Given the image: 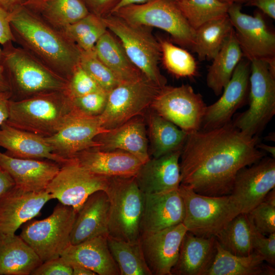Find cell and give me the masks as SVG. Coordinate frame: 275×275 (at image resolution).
<instances>
[{"label":"cell","mask_w":275,"mask_h":275,"mask_svg":"<svg viewBox=\"0 0 275 275\" xmlns=\"http://www.w3.org/2000/svg\"><path fill=\"white\" fill-rule=\"evenodd\" d=\"M94 50L120 82L134 80L143 75L130 61L119 40L108 30L96 42Z\"/></svg>","instance_id":"31"},{"label":"cell","mask_w":275,"mask_h":275,"mask_svg":"<svg viewBox=\"0 0 275 275\" xmlns=\"http://www.w3.org/2000/svg\"><path fill=\"white\" fill-rule=\"evenodd\" d=\"M105 192L109 201L108 236L124 241L139 240L144 194L134 176L109 177Z\"/></svg>","instance_id":"6"},{"label":"cell","mask_w":275,"mask_h":275,"mask_svg":"<svg viewBox=\"0 0 275 275\" xmlns=\"http://www.w3.org/2000/svg\"><path fill=\"white\" fill-rule=\"evenodd\" d=\"M76 215L73 207L59 203L48 217L25 223L19 236L42 262L59 257L70 244Z\"/></svg>","instance_id":"9"},{"label":"cell","mask_w":275,"mask_h":275,"mask_svg":"<svg viewBox=\"0 0 275 275\" xmlns=\"http://www.w3.org/2000/svg\"><path fill=\"white\" fill-rule=\"evenodd\" d=\"M108 92L101 90L79 97L70 98L74 109L89 116L100 115L105 109Z\"/></svg>","instance_id":"42"},{"label":"cell","mask_w":275,"mask_h":275,"mask_svg":"<svg viewBox=\"0 0 275 275\" xmlns=\"http://www.w3.org/2000/svg\"><path fill=\"white\" fill-rule=\"evenodd\" d=\"M101 90H103L79 65L68 80L65 91L70 98H73Z\"/></svg>","instance_id":"43"},{"label":"cell","mask_w":275,"mask_h":275,"mask_svg":"<svg viewBox=\"0 0 275 275\" xmlns=\"http://www.w3.org/2000/svg\"><path fill=\"white\" fill-rule=\"evenodd\" d=\"M184 215V202L178 188L158 193L144 194L141 235L182 223Z\"/></svg>","instance_id":"20"},{"label":"cell","mask_w":275,"mask_h":275,"mask_svg":"<svg viewBox=\"0 0 275 275\" xmlns=\"http://www.w3.org/2000/svg\"><path fill=\"white\" fill-rule=\"evenodd\" d=\"M107 236L101 235L76 244H70L60 256L70 266H84L99 275H120L108 248Z\"/></svg>","instance_id":"27"},{"label":"cell","mask_w":275,"mask_h":275,"mask_svg":"<svg viewBox=\"0 0 275 275\" xmlns=\"http://www.w3.org/2000/svg\"><path fill=\"white\" fill-rule=\"evenodd\" d=\"M248 214L260 233L265 235L275 233V205L263 201Z\"/></svg>","instance_id":"44"},{"label":"cell","mask_w":275,"mask_h":275,"mask_svg":"<svg viewBox=\"0 0 275 275\" xmlns=\"http://www.w3.org/2000/svg\"><path fill=\"white\" fill-rule=\"evenodd\" d=\"M216 252L206 275H265L264 259L253 252L240 256L224 249L216 239Z\"/></svg>","instance_id":"33"},{"label":"cell","mask_w":275,"mask_h":275,"mask_svg":"<svg viewBox=\"0 0 275 275\" xmlns=\"http://www.w3.org/2000/svg\"><path fill=\"white\" fill-rule=\"evenodd\" d=\"M0 91H11L10 83L3 67L0 64ZM12 92V91H11Z\"/></svg>","instance_id":"53"},{"label":"cell","mask_w":275,"mask_h":275,"mask_svg":"<svg viewBox=\"0 0 275 275\" xmlns=\"http://www.w3.org/2000/svg\"><path fill=\"white\" fill-rule=\"evenodd\" d=\"M0 167L11 177L15 186L26 191H44L61 166L52 161L20 158L0 151Z\"/></svg>","instance_id":"22"},{"label":"cell","mask_w":275,"mask_h":275,"mask_svg":"<svg viewBox=\"0 0 275 275\" xmlns=\"http://www.w3.org/2000/svg\"><path fill=\"white\" fill-rule=\"evenodd\" d=\"M37 13L49 25L62 30L90 12L82 0H45Z\"/></svg>","instance_id":"37"},{"label":"cell","mask_w":275,"mask_h":275,"mask_svg":"<svg viewBox=\"0 0 275 275\" xmlns=\"http://www.w3.org/2000/svg\"><path fill=\"white\" fill-rule=\"evenodd\" d=\"M2 49L0 48V61L2 57Z\"/></svg>","instance_id":"59"},{"label":"cell","mask_w":275,"mask_h":275,"mask_svg":"<svg viewBox=\"0 0 275 275\" xmlns=\"http://www.w3.org/2000/svg\"><path fill=\"white\" fill-rule=\"evenodd\" d=\"M107 30L102 17L90 13L61 31L81 51H89L94 49L96 42Z\"/></svg>","instance_id":"38"},{"label":"cell","mask_w":275,"mask_h":275,"mask_svg":"<svg viewBox=\"0 0 275 275\" xmlns=\"http://www.w3.org/2000/svg\"><path fill=\"white\" fill-rule=\"evenodd\" d=\"M206 106L190 86L166 85L160 88L150 108L188 133L200 129Z\"/></svg>","instance_id":"12"},{"label":"cell","mask_w":275,"mask_h":275,"mask_svg":"<svg viewBox=\"0 0 275 275\" xmlns=\"http://www.w3.org/2000/svg\"><path fill=\"white\" fill-rule=\"evenodd\" d=\"M251 61L242 58L224 88L221 97L206 106L200 129L219 127L231 122L235 112L241 107L249 95Z\"/></svg>","instance_id":"16"},{"label":"cell","mask_w":275,"mask_h":275,"mask_svg":"<svg viewBox=\"0 0 275 275\" xmlns=\"http://www.w3.org/2000/svg\"><path fill=\"white\" fill-rule=\"evenodd\" d=\"M0 147L16 158L47 159L61 166L70 160L54 153L44 137L18 129L6 122L0 127Z\"/></svg>","instance_id":"24"},{"label":"cell","mask_w":275,"mask_h":275,"mask_svg":"<svg viewBox=\"0 0 275 275\" xmlns=\"http://www.w3.org/2000/svg\"><path fill=\"white\" fill-rule=\"evenodd\" d=\"M107 243L120 275H152L145 260L140 239L129 241L107 236Z\"/></svg>","instance_id":"36"},{"label":"cell","mask_w":275,"mask_h":275,"mask_svg":"<svg viewBox=\"0 0 275 275\" xmlns=\"http://www.w3.org/2000/svg\"><path fill=\"white\" fill-rule=\"evenodd\" d=\"M72 158L90 172L107 177L134 176L143 163L126 151L96 147L80 151Z\"/></svg>","instance_id":"26"},{"label":"cell","mask_w":275,"mask_h":275,"mask_svg":"<svg viewBox=\"0 0 275 275\" xmlns=\"http://www.w3.org/2000/svg\"><path fill=\"white\" fill-rule=\"evenodd\" d=\"M181 150L143 163L134 178L144 194H151L178 189L181 177L180 157Z\"/></svg>","instance_id":"21"},{"label":"cell","mask_w":275,"mask_h":275,"mask_svg":"<svg viewBox=\"0 0 275 275\" xmlns=\"http://www.w3.org/2000/svg\"><path fill=\"white\" fill-rule=\"evenodd\" d=\"M46 190L34 192L16 186L0 196V235L12 236L22 225L38 215L52 200Z\"/></svg>","instance_id":"19"},{"label":"cell","mask_w":275,"mask_h":275,"mask_svg":"<svg viewBox=\"0 0 275 275\" xmlns=\"http://www.w3.org/2000/svg\"><path fill=\"white\" fill-rule=\"evenodd\" d=\"M79 65L106 92L108 93L120 83L115 74L97 57L94 49L81 51Z\"/></svg>","instance_id":"41"},{"label":"cell","mask_w":275,"mask_h":275,"mask_svg":"<svg viewBox=\"0 0 275 275\" xmlns=\"http://www.w3.org/2000/svg\"><path fill=\"white\" fill-rule=\"evenodd\" d=\"M15 186L10 175L0 167V196Z\"/></svg>","instance_id":"51"},{"label":"cell","mask_w":275,"mask_h":275,"mask_svg":"<svg viewBox=\"0 0 275 275\" xmlns=\"http://www.w3.org/2000/svg\"><path fill=\"white\" fill-rule=\"evenodd\" d=\"M112 14L131 23L162 30L171 36L173 43L191 50L195 30L175 1L149 0L142 4L126 6Z\"/></svg>","instance_id":"8"},{"label":"cell","mask_w":275,"mask_h":275,"mask_svg":"<svg viewBox=\"0 0 275 275\" xmlns=\"http://www.w3.org/2000/svg\"><path fill=\"white\" fill-rule=\"evenodd\" d=\"M0 64L11 91L24 98L53 91H65L68 80L58 74L21 47L12 42L3 46Z\"/></svg>","instance_id":"4"},{"label":"cell","mask_w":275,"mask_h":275,"mask_svg":"<svg viewBox=\"0 0 275 275\" xmlns=\"http://www.w3.org/2000/svg\"><path fill=\"white\" fill-rule=\"evenodd\" d=\"M254 225L248 213H240L215 236L220 245L232 254L245 256L254 252Z\"/></svg>","instance_id":"35"},{"label":"cell","mask_w":275,"mask_h":275,"mask_svg":"<svg viewBox=\"0 0 275 275\" xmlns=\"http://www.w3.org/2000/svg\"><path fill=\"white\" fill-rule=\"evenodd\" d=\"M160 88L144 75L120 82L108 93L105 109L99 116L103 127L112 129L135 117L144 116Z\"/></svg>","instance_id":"11"},{"label":"cell","mask_w":275,"mask_h":275,"mask_svg":"<svg viewBox=\"0 0 275 275\" xmlns=\"http://www.w3.org/2000/svg\"><path fill=\"white\" fill-rule=\"evenodd\" d=\"M148 1L149 0H121L120 2L119 3V4L115 8L112 13L115 12L116 11H117V10H118L119 9L122 7H125L126 6L132 5V4H142V3L146 2ZM173 1L178 2L180 0H173Z\"/></svg>","instance_id":"56"},{"label":"cell","mask_w":275,"mask_h":275,"mask_svg":"<svg viewBox=\"0 0 275 275\" xmlns=\"http://www.w3.org/2000/svg\"><path fill=\"white\" fill-rule=\"evenodd\" d=\"M249 108L232 124L243 132L258 136L275 114V73L269 63L251 61Z\"/></svg>","instance_id":"10"},{"label":"cell","mask_w":275,"mask_h":275,"mask_svg":"<svg viewBox=\"0 0 275 275\" xmlns=\"http://www.w3.org/2000/svg\"><path fill=\"white\" fill-rule=\"evenodd\" d=\"M72 275H96L91 270L81 265H72Z\"/></svg>","instance_id":"54"},{"label":"cell","mask_w":275,"mask_h":275,"mask_svg":"<svg viewBox=\"0 0 275 275\" xmlns=\"http://www.w3.org/2000/svg\"><path fill=\"white\" fill-rule=\"evenodd\" d=\"M222 2L228 4H232L234 3H237V4H244L246 2L247 0H219Z\"/></svg>","instance_id":"58"},{"label":"cell","mask_w":275,"mask_h":275,"mask_svg":"<svg viewBox=\"0 0 275 275\" xmlns=\"http://www.w3.org/2000/svg\"><path fill=\"white\" fill-rule=\"evenodd\" d=\"M107 30L120 42L127 56L148 79L159 87L167 85L159 64L161 49L151 28L131 23L111 14L103 17Z\"/></svg>","instance_id":"5"},{"label":"cell","mask_w":275,"mask_h":275,"mask_svg":"<svg viewBox=\"0 0 275 275\" xmlns=\"http://www.w3.org/2000/svg\"><path fill=\"white\" fill-rule=\"evenodd\" d=\"M31 274L72 275V268L63 259L59 257L42 262Z\"/></svg>","instance_id":"46"},{"label":"cell","mask_w":275,"mask_h":275,"mask_svg":"<svg viewBox=\"0 0 275 275\" xmlns=\"http://www.w3.org/2000/svg\"><path fill=\"white\" fill-rule=\"evenodd\" d=\"M15 42L51 70L68 80L79 65L81 50L63 32L25 6L11 13Z\"/></svg>","instance_id":"2"},{"label":"cell","mask_w":275,"mask_h":275,"mask_svg":"<svg viewBox=\"0 0 275 275\" xmlns=\"http://www.w3.org/2000/svg\"><path fill=\"white\" fill-rule=\"evenodd\" d=\"M176 3L195 30L208 21L228 15L230 6L219 0H180Z\"/></svg>","instance_id":"39"},{"label":"cell","mask_w":275,"mask_h":275,"mask_svg":"<svg viewBox=\"0 0 275 275\" xmlns=\"http://www.w3.org/2000/svg\"><path fill=\"white\" fill-rule=\"evenodd\" d=\"M150 143V156L156 158L181 150L188 133L149 108L144 114Z\"/></svg>","instance_id":"30"},{"label":"cell","mask_w":275,"mask_h":275,"mask_svg":"<svg viewBox=\"0 0 275 275\" xmlns=\"http://www.w3.org/2000/svg\"><path fill=\"white\" fill-rule=\"evenodd\" d=\"M8 124L47 138L56 134L70 119L74 109L65 91L38 93L9 102Z\"/></svg>","instance_id":"3"},{"label":"cell","mask_w":275,"mask_h":275,"mask_svg":"<svg viewBox=\"0 0 275 275\" xmlns=\"http://www.w3.org/2000/svg\"><path fill=\"white\" fill-rule=\"evenodd\" d=\"M11 13L0 7V44L3 46L14 42L10 25Z\"/></svg>","instance_id":"48"},{"label":"cell","mask_w":275,"mask_h":275,"mask_svg":"<svg viewBox=\"0 0 275 275\" xmlns=\"http://www.w3.org/2000/svg\"><path fill=\"white\" fill-rule=\"evenodd\" d=\"M107 130L102 126L99 116H87L75 110L56 134L45 139L54 153L64 158L71 159L80 151L98 147L94 139Z\"/></svg>","instance_id":"17"},{"label":"cell","mask_w":275,"mask_h":275,"mask_svg":"<svg viewBox=\"0 0 275 275\" xmlns=\"http://www.w3.org/2000/svg\"><path fill=\"white\" fill-rule=\"evenodd\" d=\"M228 15L244 58L250 61L275 60V34L261 11L248 15L241 11L240 4L234 3Z\"/></svg>","instance_id":"13"},{"label":"cell","mask_w":275,"mask_h":275,"mask_svg":"<svg viewBox=\"0 0 275 275\" xmlns=\"http://www.w3.org/2000/svg\"><path fill=\"white\" fill-rule=\"evenodd\" d=\"M275 188V158L263 157L237 173L230 195L241 213H248Z\"/></svg>","instance_id":"15"},{"label":"cell","mask_w":275,"mask_h":275,"mask_svg":"<svg viewBox=\"0 0 275 275\" xmlns=\"http://www.w3.org/2000/svg\"><path fill=\"white\" fill-rule=\"evenodd\" d=\"M109 178L90 172L71 158L61 166L45 190L52 199L73 207L77 212L91 194L106 191Z\"/></svg>","instance_id":"14"},{"label":"cell","mask_w":275,"mask_h":275,"mask_svg":"<svg viewBox=\"0 0 275 275\" xmlns=\"http://www.w3.org/2000/svg\"><path fill=\"white\" fill-rule=\"evenodd\" d=\"M245 4L257 7L264 15L275 19V0H247Z\"/></svg>","instance_id":"49"},{"label":"cell","mask_w":275,"mask_h":275,"mask_svg":"<svg viewBox=\"0 0 275 275\" xmlns=\"http://www.w3.org/2000/svg\"><path fill=\"white\" fill-rule=\"evenodd\" d=\"M233 29L228 15L204 23L195 30L191 50L200 61L212 60Z\"/></svg>","instance_id":"34"},{"label":"cell","mask_w":275,"mask_h":275,"mask_svg":"<svg viewBox=\"0 0 275 275\" xmlns=\"http://www.w3.org/2000/svg\"><path fill=\"white\" fill-rule=\"evenodd\" d=\"M158 39L161 49V60L169 72L178 77H191L197 75V63L187 50L167 39Z\"/></svg>","instance_id":"40"},{"label":"cell","mask_w":275,"mask_h":275,"mask_svg":"<svg viewBox=\"0 0 275 275\" xmlns=\"http://www.w3.org/2000/svg\"><path fill=\"white\" fill-rule=\"evenodd\" d=\"M216 252L215 237H200L187 231L182 239L171 274L206 275Z\"/></svg>","instance_id":"28"},{"label":"cell","mask_w":275,"mask_h":275,"mask_svg":"<svg viewBox=\"0 0 275 275\" xmlns=\"http://www.w3.org/2000/svg\"><path fill=\"white\" fill-rule=\"evenodd\" d=\"M90 13L100 17L111 14L121 0H82Z\"/></svg>","instance_id":"47"},{"label":"cell","mask_w":275,"mask_h":275,"mask_svg":"<svg viewBox=\"0 0 275 275\" xmlns=\"http://www.w3.org/2000/svg\"><path fill=\"white\" fill-rule=\"evenodd\" d=\"M45 0H29L25 6L38 13L44 4Z\"/></svg>","instance_id":"55"},{"label":"cell","mask_w":275,"mask_h":275,"mask_svg":"<svg viewBox=\"0 0 275 275\" xmlns=\"http://www.w3.org/2000/svg\"><path fill=\"white\" fill-rule=\"evenodd\" d=\"M266 237L254 226L253 244L254 251L259 254L268 264L275 265V233Z\"/></svg>","instance_id":"45"},{"label":"cell","mask_w":275,"mask_h":275,"mask_svg":"<svg viewBox=\"0 0 275 275\" xmlns=\"http://www.w3.org/2000/svg\"><path fill=\"white\" fill-rule=\"evenodd\" d=\"M42 263L20 236L0 235V275H29Z\"/></svg>","instance_id":"29"},{"label":"cell","mask_w":275,"mask_h":275,"mask_svg":"<svg viewBox=\"0 0 275 275\" xmlns=\"http://www.w3.org/2000/svg\"><path fill=\"white\" fill-rule=\"evenodd\" d=\"M243 58L234 29L212 60L206 75V84L216 96L220 95L231 79L233 72Z\"/></svg>","instance_id":"32"},{"label":"cell","mask_w":275,"mask_h":275,"mask_svg":"<svg viewBox=\"0 0 275 275\" xmlns=\"http://www.w3.org/2000/svg\"><path fill=\"white\" fill-rule=\"evenodd\" d=\"M29 0H0V7L9 13L25 6Z\"/></svg>","instance_id":"52"},{"label":"cell","mask_w":275,"mask_h":275,"mask_svg":"<svg viewBox=\"0 0 275 275\" xmlns=\"http://www.w3.org/2000/svg\"><path fill=\"white\" fill-rule=\"evenodd\" d=\"M12 95L11 91H0V127L8 118L9 102Z\"/></svg>","instance_id":"50"},{"label":"cell","mask_w":275,"mask_h":275,"mask_svg":"<svg viewBox=\"0 0 275 275\" xmlns=\"http://www.w3.org/2000/svg\"><path fill=\"white\" fill-rule=\"evenodd\" d=\"M178 190L184 202L183 224L188 232L200 237H215L241 210L230 195L207 196L180 184Z\"/></svg>","instance_id":"7"},{"label":"cell","mask_w":275,"mask_h":275,"mask_svg":"<svg viewBox=\"0 0 275 275\" xmlns=\"http://www.w3.org/2000/svg\"><path fill=\"white\" fill-rule=\"evenodd\" d=\"M109 201L103 190L91 194L76 212L70 234V244H76L108 235Z\"/></svg>","instance_id":"25"},{"label":"cell","mask_w":275,"mask_h":275,"mask_svg":"<svg viewBox=\"0 0 275 275\" xmlns=\"http://www.w3.org/2000/svg\"><path fill=\"white\" fill-rule=\"evenodd\" d=\"M258 136L249 135L232 123L188 133L180 157L181 184L207 196L230 195L235 176L265 153Z\"/></svg>","instance_id":"1"},{"label":"cell","mask_w":275,"mask_h":275,"mask_svg":"<svg viewBox=\"0 0 275 275\" xmlns=\"http://www.w3.org/2000/svg\"><path fill=\"white\" fill-rule=\"evenodd\" d=\"M186 227L180 223L158 231L143 233L140 241L152 275H172Z\"/></svg>","instance_id":"18"},{"label":"cell","mask_w":275,"mask_h":275,"mask_svg":"<svg viewBox=\"0 0 275 275\" xmlns=\"http://www.w3.org/2000/svg\"><path fill=\"white\" fill-rule=\"evenodd\" d=\"M96 147L105 151L122 150L142 163L150 158L144 116L135 117L123 124L98 134L94 139Z\"/></svg>","instance_id":"23"},{"label":"cell","mask_w":275,"mask_h":275,"mask_svg":"<svg viewBox=\"0 0 275 275\" xmlns=\"http://www.w3.org/2000/svg\"><path fill=\"white\" fill-rule=\"evenodd\" d=\"M257 147L261 151H264L270 154L271 157L275 158V147L269 146L263 143H259L257 145Z\"/></svg>","instance_id":"57"}]
</instances>
